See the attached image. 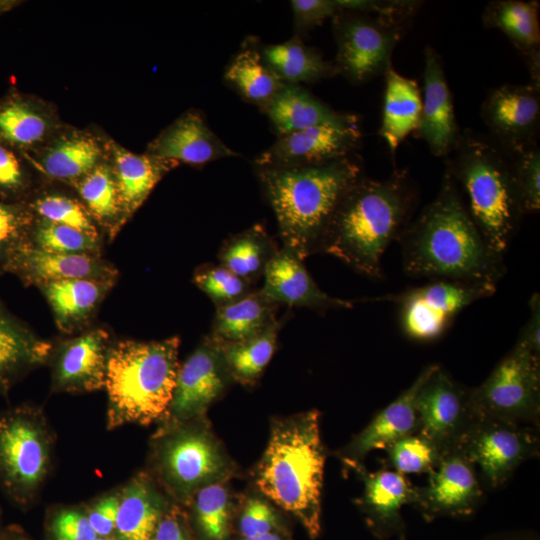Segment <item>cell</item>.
<instances>
[{"mask_svg": "<svg viewBox=\"0 0 540 540\" xmlns=\"http://www.w3.org/2000/svg\"><path fill=\"white\" fill-rule=\"evenodd\" d=\"M150 150L154 157L191 165L237 156L197 112H188L177 119L152 143Z\"/></svg>", "mask_w": 540, "mask_h": 540, "instance_id": "obj_23", "label": "cell"}, {"mask_svg": "<svg viewBox=\"0 0 540 540\" xmlns=\"http://www.w3.org/2000/svg\"><path fill=\"white\" fill-rule=\"evenodd\" d=\"M279 322L261 333L236 342H219L232 380L254 385L270 362L277 344Z\"/></svg>", "mask_w": 540, "mask_h": 540, "instance_id": "obj_35", "label": "cell"}, {"mask_svg": "<svg viewBox=\"0 0 540 540\" xmlns=\"http://www.w3.org/2000/svg\"><path fill=\"white\" fill-rule=\"evenodd\" d=\"M487 28L501 30L523 54L532 75V83H540L539 2L497 0L487 4L482 15Z\"/></svg>", "mask_w": 540, "mask_h": 540, "instance_id": "obj_25", "label": "cell"}, {"mask_svg": "<svg viewBox=\"0 0 540 540\" xmlns=\"http://www.w3.org/2000/svg\"><path fill=\"white\" fill-rule=\"evenodd\" d=\"M397 240L410 276L496 286L505 273L503 255L481 235L447 168L436 197Z\"/></svg>", "mask_w": 540, "mask_h": 540, "instance_id": "obj_1", "label": "cell"}, {"mask_svg": "<svg viewBox=\"0 0 540 540\" xmlns=\"http://www.w3.org/2000/svg\"><path fill=\"white\" fill-rule=\"evenodd\" d=\"M180 340H124L111 346L104 388L107 425H148L166 416L180 368Z\"/></svg>", "mask_w": 540, "mask_h": 540, "instance_id": "obj_6", "label": "cell"}, {"mask_svg": "<svg viewBox=\"0 0 540 540\" xmlns=\"http://www.w3.org/2000/svg\"><path fill=\"white\" fill-rule=\"evenodd\" d=\"M94 540H110L107 537H97Z\"/></svg>", "mask_w": 540, "mask_h": 540, "instance_id": "obj_57", "label": "cell"}, {"mask_svg": "<svg viewBox=\"0 0 540 540\" xmlns=\"http://www.w3.org/2000/svg\"><path fill=\"white\" fill-rule=\"evenodd\" d=\"M352 467L363 481L359 504L372 525L382 534L401 529V510L404 505L413 503L415 486L405 475L392 469L368 472L361 464Z\"/></svg>", "mask_w": 540, "mask_h": 540, "instance_id": "obj_24", "label": "cell"}, {"mask_svg": "<svg viewBox=\"0 0 540 540\" xmlns=\"http://www.w3.org/2000/svg\"><path fill=\"white\" fill-rule=\"evenodd\" d=\"M51 533L54 540H94L98 537L87 514L73 509L61 510L54 516Z\"/></svg>", "mask_w": 540, "mask_h": 540, "instance_id": "obj_48", "label": "cell"}, {"mask_svg": "<svg viewBox=\"0 0 540 540\" xmlns=\"http://www.w3.org/2000/svg\"><path fill=\"white\" fill-rule=\"evenodd\" d=\"M291 6L295 26L301 31L320 25L341 11L337 0H294Z\"/></svg>", "mask_w": 540, "mask_h": 540, "instance_id": "obj_50", "label": "cell"}, {"mask_svg": "<svg viewBox=\"0 0 540 540\" xmlns=\"http://www.w3.org/2000/svg\"><path fill=\"white\" fill-rule=\"evenodd\" d=\"M163 499L150 479L141 474L119 493L115 531L118 540H152L163 516Z\"/></svg>", "mask_w": 540, "mask_h": 540, "instance_id": "obj_28", "label": "cell"}, {"mask_svg": "<svg viewBox=\"0 0 540 540\" xmlns=\"http://www.w3.org/2000/svg\"><path fill=\"white\" fill-rule=\"evenodd\" d=\"M109 334L93 329L65 342L55 357L53 386L64 392H91L104 388Z\"/></svg>", "mask_w": 540, "mask_h": 540, "instance_id": "obj_20", "label": "cell"}, {"mask_svg": "<svg viewBox=\"0 0 540 540\" xmlns=\"http://www.w3.org/2000/svg\"><path fill=\"white\" fill-rule=\"evenodd\" d=\"M423 99L417 131L437 157H447L461 134L443 62L432 46L424 50Z\"/></svg>", "mask_w": 540, "mask_h": 540, "instance_id": "obj_19", "label": "cell"}, {"mask_svg": "<svg viewBox=\"0 0 540 540\" xmlns=\"http://www.w3.org/2000/svg\"><path fill=\"white\" fill-rule=\"evenodd\" d=\"M277 306L260 290L251 291L234 302L217 307L210 336L218 342H236L257 335L278 322Z\"/></svg>", "mask_w": 540, "mask_h": 540, "instance_id": "obj_31", "label": "cell"}, {"mask_svg": "<svg viewBox=\"0 0 540 540\" xmlns=\"http://www.w3.org/2000/svg\"><path fill=\"white\" fill-rule=\"evenodd\" d=\"M244 540H280V538L274 533H268L258 537L244 538Z\"/></svg>", "mask_w": 540, "mask_h": 540, "instance_id": "obj_54", "label": "cell"}, {"mask_svg": "<svg viewBox=\"0 0 540 540\" xmlns=\"http://www.w3.org/2000/svg\"><path fill=\"white\" fill-rule=\"evenodd\" d=\"M416 199L407 172L395 171L383 180L360 177L334 210L319 251L381 279L382 256L408 225Z\"/></svg>", "mask_w": 540, "mask_h": 540, "instance_id": "obj_2", "label": "cell"}, {"mask_svg": "<svg viewBox=\"0 0 540 540\" xmlns=\"http://www.w3.org/2000/svg\"><path fill=\"white\" fill-rule=\"evenodd\" d=\"M0 540H24L19 535L13 532H5L0 534Z\"/></svg>", "mask_w": 540, "mask_h": 540, "instance_id": "obj_55", "label": "cell"}, {"mask_svg": "<svg viewBox=\"0 0 540 540\" xmlns=\"http://www.w3.org/2000/svg\"><path fill=\"white\" fill-rule=\"evenodd\" d=\"M33 218L21 202L0 201V273L8 272L12 258L29 240Z\"/></svg>", "mask_w": 540, "mask_h": 540, "instance_id": "obj_42", "label": "cell"}, {"mask_svg": "<svg viewBox=\"0 0 540 540\" xmlns=\"http://www.w3.org/2000/svg\"><path fill=\"white\" fill-rule=\"evenodd\" d=\"M47 129L46 121L22 97L11 94L0 100V142L24 148L39 142Z\"/></svg>", "mask_w": 540, "mask_h": 540, "instance_id": "obj_37", "label": "cell"}, {"mask_svg": "<svg viewBox=\"0 0 540 540\" xmlns=\"http://www.w3.org/2000/svg\"><path fill=\"white\" fill-rule=\"evenodd\" d=\"M50 345L37 338L0 302V394L8 392L28 370L42 363Z\"/></svg>", "mask_w": 540, "mask_h": 540, "instance_id": "obj_26", "label": "cell"}, {"mask_svg": "<svg viewBox=\"0 0 540 540\" xmlns=\"http://www.w3.org/2000/svg\"><path fill=\"white\" fill-rule=\"evenodd\" d=\"M262 57L284 83L314 82L334 74L337 69L315 49L306 46L298 36L264 47Z\"/></svg>", "mask_w": 540, "mask_h": 540, "instance_id": "obj_33", "label": "cell"}, {"mask_svg": "<svg viewBox=\"0 0 540 540\" xmlns=\"http://www.w3.org/2000/svg\"><path fill=\"white\" fill-rule=\"evenodd\" d=\"M483 496L475 466L456 449L442 454L424 486H415L413 503L426 519L471 514Z\"/></svg>", "mask_w": 540, "mask_h": 540, "instance_id": "obj_15", "label": "cell"}, {"mask_svg": "<svg viewBox=\"0 0 540 540\" xmlns=\"http://www.w3.org/2000/svg\"><path fill=\"white\" fill-rule=\"evenodd\" d=\"M118 507L119 494L107 495L91 507L87 518L98 537H107L115 530Z\"/></svg>", "mask_w": 540, "mask_h": 540, "instance_id": "obj_51", "label": "cell"}, {"mask_svg": "<svg viewBox=\"0 0 540 540\" xmlns=\"http://www.w3.org/2000/svg\"><path fill=\"white\" fill-rule=\"evenodd\" d=\"M260 292L272 303L318 310L353 307L350 300L328 295L320 289L299 259L282 247L267 264Z\"/></svg>", "mask_w": 540, "mask_h": 540, "instance_id": "obj_21", "label": "cell"}, {"mask_svg": "<svg viewBox=\"0 0 540 540\" xmlns=\"http://www.w3.org/2000/svg\"><path fill=\"white\" fill-rule=\"evenodd\" d=\"M319 418L310 410L274 422L254 477L261 493L295 516L311 537L321 529L326 459Z\"/></svg>", "mask_w": 540, "mask_h": 540, "instance_id": "obj_3", "label": "cell"}, {"mask_svg": "<svg viewBox=\"0 0 540 540\" xmlns=\"http://www.w3.org/2000/svg\"><path fill=\"white\" fill-rule=\"evenodd\" d=\"M32 208L43 220L77 229L98 239V232L86 210L75 200L50 195L37 199Z\"/></svg>", "mask_w": 540, "mask_h": 540, "instance_id": "obj_46", "label": "cell"}, {"mask_svg": "<svg viewBox=\"0 0 540 540\" xmlns=\"http://www.w3.org/2000/svg\"><path fill=\"white\" fill-rule=\"evenodd\" d=\"M197 524L208 540H224L229 531L230 500L225 482L207 485L194 496Z\"/></svg>", "mask_w": 540, "mask_h": 540, "instance_id": "obj_39", "label": "cell"}, {"mask_svg": "<svg viewBox=\"0 0 540 540\" xmlns=\"http://www.w3.org/2000/svg\"><path fill=\"white\" fill-rule=\"evenodd\" d=\"M226 80L249 101L265 106L283 87V83L254 48H245L231 61Z\"/></svg>", "mask_w": 540, "mask_h": 540, "instance_id": "obj_36", "label": "cell"}, {"mask_svg": "<svg viewBox=\"0 0 540 540\" xmlns=\"http://www.w3.org/2000/svg\"><path fill=\"white\" fill-rule=\"evenodd\" d=\"M349 156L314 166L264 167L258 171L283 247L301 260L319 251L338 203L362 177L360 163Z\"/></svg>", "mask_w": 540, "mask_h": 540, "instance_id": "obj_4", "label": "cell"}, {"mask_svg": "<svg viewBox=\"0 0 540 540\" xmlns=\"http://www.w3.org/2000/svg\"><path fill=\"white\" fill-rule=\"evenodd\" d=\"M536 427L495 419H473L454 449L476 468L482 487L506 483L526 460L539 454Z\"/></svg>", "mask_w": 540, "mask_h": 540, "instance_id": "obj_11", "label": "cell"}, {"mask_svg": "<svg viewBox=\"0 0 540 540\" xmlns=\"http://www.w3.org/2000/svg\"><path fill=\"white\" fill-rule=\"evenodd\" d=\"M448 156L446 168L469 215L490 248L503 255L524 215L509 153L490 136L467 130Z\"/></svg>", "mask_w": 540, "mask_h": 540, "instance_id": "obj_5", "label": "cell"}, {"mask_svg": "<svg viewBox=\"0 0 540 540\" xmlns=\"http://www.w3.org/2000/svg\"><path fill=\"white\" fill-rule=\"evenodd\" d=\"M540 90L531 83L502 85L491 90L481 106V118L506 150L537 144Z\"/></svg>", "mask_w": 540, "mask_h": 540, "instance_id": "obj_17", "label": "cell"}, {"mask_svg": "<svg viewBox=\"0 0 540 540\" xmlns=\"http://www.w3.org/2000/svg\"><path fill=\"white\" fill-rule=\"evenodd\" d=\"M100 154V147L93 139L77 137L51 149L42 166L54 178L73 179L93 170Z\"/></svg>", "mask_w": 540, "mask_h": 540, "instance_id": "obj_38", "label": "cell"}, {"mask_svg": "<svg viewBox=\"0 0 540 540\" xmlns=\"http://www.w3.org/2000/svg\"><path fill=\"white\" fill-rule=\"evenodd\" d=\"M495 292L494 285L435 279L379 300L398 305L400 327L409 339L427 342L441 337L470 304Z\"/></svg>", "mask_w": 540, "mask_h": 540, "instance_id": "obj_10", "label": "cell"}, {"mask_svg": "<svg viewBox=\"0 0 540 540\" xmlns=\"http://www.w3.org/2000/svg\"><path fill=\"white\" fill-rule=\"evenodd\" d=\"M51 435L36 408L18 406L0 415V488L15 502L36 495L51 464Z\"/></svg>", "mask_w": 540, "mask_h": 540, "instance_id": "obj_8", "label": "cell"}, {"mask_svg": "<svg viewBox=\"0 0 540 540\" xmlns=\"http://www.w3.org/2000/svg\"><path fill=\"white\" fill-rule=\"evenodd\" d=\"M111 279H65L40 286L58 327L71 332L83 325L113 285Z\"/></svg>", "mask_w": 540, "mask_h": 540, "instance_id": "obj_29", "label": "cell"}, {"mask_svg": "<svg viewBox=\"0 0 540 540\" xmlns=\"http://www.w3.org/2000/svg\"><path fill=\"white\" fill-rule=\"evenodd\" d=\"M530 315L520 331L517 343L540 355V296L534 293L529 300Z\"/></svg>", "mask_w": 540, "mask_h": 540, "instance_id": "obj_52", "label": "cell"}, {"mask_svg": "<svg viewBox=\"0 0 540 540\" xmlns=\"http://www.w3.org/2000/svg\"><path fill=\"white\" fill-rule=\"evenodd\" d=\"M157 471L168 490L180 499L201 488L225 482L233 465L203 418L166 425L155 445Z\"/></svg>", "mask_w": 540, "mask_h": 540, "instance_id": "obj_7", "label": "cell"}, {"mask_svg": "<svg viewBox=\"0 0 540 540\" xmlns=\"http://www.w3.org/2000/svg\"><path fill=\"white\" fill-rule=\"evenodd\" d=\"M194 282L217 307L234 302L251 292V283L222 265H204L194 274Z\"/></svg>", "mask_w": 540, "mask_h": 540, "instance_id": "obj_45", "label": "cell"}, {"mask_svg": "<svg viewBox=\"0 0 540 540\" xmlns=\"http://www.w3.org/2000/svg\"><path fill=\"white\" fill-rule=\"evenodd\" d=\"M385 81L379 135L394 154L406 136L417 130L422 98L417 82L400 75L391 65L385 72Z\"/></svg>", "mask_w": 540, "mask_h": 540, "instance_id": "obj_30", "label": "cell"}, {"mask_svg": "<svg viewBox=\"0 0 540 540\" xmlns=\"http://www.w3.org/2000/svg\"><path fill=\"white\" fill-rule=\"evenodd\" d=\"M79 192L93 217L101 222L108 223L121 212L115 179L105 167L88 173Z\"/></svg>", "mask_w": 540, "mask_h": 540, "instance_id": "obj_43", "label": "cell"}, {"mask_svg": "<svg viewBox=\"0 0 540 540\" xmlns=\"http://www.w3.org/2000/svg\"><path fill=\"white\" fill-rule=\"evenodd\" d=\"M115 183L121 212L133 213L147 198L162 175L177 162L118 150Z\"/></svg>", "mask_w": 540, "mask_h": 540, "instance_id": "obj_32", "label": "cell"}, {"mask_svg": "<svg viewBox=\"0 0 540 540\" xmlns=\"http://www.w3.org/2000/svg\"><path fill=\"white\" fill-rule=\"evenodd\" d=\"M468 393L469 389L456 382L439 364L418 390L415 398L417 433L434 443L442 454L455 448L474 419Z\"/></svg>", "mask_w": 540, "mask_h": 540, "instance_id": "obj_14", "label": "cell"}, {"mask_svg": "<svg viewBox=\"0 0 540 540\" xmlns=\"http://www.w3.org/2000/svg\"><path fill=\"white\" fill-rule=\"evenodd\" d=\"M473 418L538 426L540 416V355L515 343L477 387L469 389Z\"/></svg>", "mask_w": 540, "mask_h": 540, "instance_id": "obj_9", "label": "cell"}, {"mask_svg": "<svg viewBox=\"0 0 540 540\" xmlns=\"http://www.w3.org/2000/svg\"><path fill=\"white\" fill-rule=\"evenodd\" d=\"M8 272L17 275L27 285L43 284L65 279H111L116 271L97 255L59 254L44 251L29 240L15 253Z\"/></svg>", "mask_w": 540, "mask_h": 540, "instance_id": "obj_22", "label": "cell"}, {"mask_svg": "<svg viewBox=\"0 0 540 540\" xmlns=\"http://www.w3.org/2000/svg\"><path fill=\"white\" fill-rule=\"evenodd\" d=\"M279 135L323 124L347 122L354 115L339 113L296 84H284L266 105Z\"/></svg>", "mask_w": 540, "mask_h": 540, "instance_id": "obj_27", "label": "cell"}, {"mask_svg": "<svg viewBox=\"0 0 540 540\" xmlns=\"http://www.w3.org/2000/svg\"><path fill=\"white\" fill-rule=\"evenodd\" d=\"M276 523L272 508L258 498L249 499L240 518V531L244 538H253L271 533Z\"/></svg>", "mask_w": 540, "mask_h": 540, "instance_id": "obj_49", "label": "cell"}, {"mask_svg": "<svg viewBox=\"0 0 540 540\" xmlns=\"http://www.w3.org/2000/svg\"><path fill=\"white\" fill-rule=\"evenodd\" d=\"M506 151L511 157L524 214L538 212L540 208V150L538 145L533 144Z\"/></svg>", "mask_w": 540, "mask_h": 540, "instance_id": "obj_44", "label": "cell"}, {"mask_svg": "<svg viewBox=\"0 0 540 540\" xmlns=\"http://www.w3.org/2000/svg\"><path fill=\"white\" fill-rule=\"evenodd\" d=\"M438 364L422 369L413 383L391 403L379 411L373 419L340 451L344 463L351 467L373 450L386 449L392 443L419 430L415 408L418 390Z\"/></svg>", "mask_w": 540, "mask_h": 540, "instance_id": "obj_18", "label": "cell"}, {"mask_svg": "<svg viewBox=\"0 0 540 540\" xmlns=\"http://www.w3.org/2000/svg\"><path fill=\"white\" fill-rule=\"evenodd\" d=\"M27 186V174L15 148L0 142V201L18 202Z\"/></svg>", "mask_w": 540, "mask_h": 540, "instance_id": "obj_47", "label": "cell"}, {"mask_svg": "<svg viewBox=\"0 0 540 540\" xmlns=\"http://www.w3.org/2000/svg\"><path fill=\"white\" fill-rule=\"evenodd\" d=\"M279 248L262 225H254L227 239L219 251L220 265L250 282L263 276Z\"/></svg>", "mask_w": 540, "mask_h": 540, "instance_id": "obj_34", "label": "cell"}, {"mask_svg": "<svg viewBox=\"0 0 540 540\" xmlns=\"http://www.w3.org/2000/svg\"><path fill=\"white\" fill-rule=\"evenodd\" d=\"M361 139L357 118L323 124L280 136L257 159L260 168L320 165L346 156Z\"/></svg>", "mask_w": 540, "mask_h": 540, "instance_id": "obj_16", "label": "cell"}, {"mask_svg": "<svg viewBox=\"0 0 540 540\" xmlns=\"http://www.w3.org/2000/svg\"><path fill=\"white\" fill-rule=\"evenodd\" d=\"M230 380L220 344L209 335L179 368L167 425L203 418Z\"/></svg>", "mask_w": 540, "mask_h": 540, "instance_id": "obj_13", "label": "cell"}, {"mask_svg": "<svg viewBox=\"0 0 540 540\" xmlns=\"http://www.w3.org/2000/svg\"><path fill=\"white\" fill-rule=\"evenodd\" d=\"M152 540H188L178 517L173 513L163 515Z\"/></svg>", "mask_w": 540, "mask_h": 540, "instance_id": "obj_53", "label": "cell"}, {"mask_svg": "<svg viewBox=\"0 0 540 540\" xmlns=\"http://www.w3.org/2000/svg\"><path fill=\"white\" fill-rule=\"evenodd\" d=\"M385 465L403 475L429 473L438 464L442 452L419 433L408 435L389 445Z\"/></svg>", "mask_w": 540, "mask_h": 540, "instance_id": "obj_40", "label": "cell"}, {"mask_svg": "<svg viewBox=\"0 0 540 540\" xmlns=\"http://www.w3.org/2000/svg\"><path fill=\"white\" fill-rule=\"evenodd\" d=\"M13 5V1H0V13L9 10Z\"/></svg>", "mask_w": 540, "mask_h": 540, "instance_id": "obj_56", "label": "cell"}, {"mask_svg": "<svg viewBox=\"0 0 540 540\" xmlns=\"http://www.w3.org/2000/svg\"><path fill=\"white\" fill-rule=\"evenodd\" d=\"M29 242L39 249L59 254L97 255L99 249L97 238L43 219L32 226Z\"/></svg>", "mask_w": 540, "mask_h": 540, "instance_id": "obj_41", "label": "cell"}, {"mask_svg": "<svg viewBox=\"0 0 540 540\" xmlns=\"http://www.w3.org/2000/svg\"><path fill=\"white\" fill-rule=\"evenodd\" d=\"M333 17L337 41L336 69L355 83L385 73L406 22L344 10Z\"/></svg>", "mask_w": 540, "mask_h": 540, "instance_id": "obj_12", "label": "cell"}]
</instances>
